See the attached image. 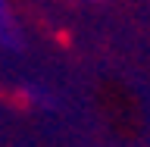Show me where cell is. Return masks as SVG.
<instances>
[{"instance_id": "1", "label": "cell", "mask_w": 150, "mask_h": 147, "mask_svg": "<svg viewBox=\"0 0 150 147\" xmlns=\"http://www.w3.org/2000/svg\"><path fill=\"white\" fill-rule=\"evenodd\" d=\"M0 44L3 47H19L16 22H13V13H9V0H0Z\"/></svg>"}]
</instances>
